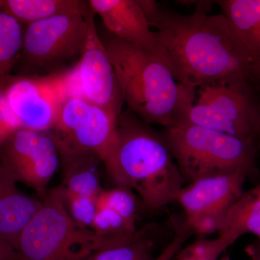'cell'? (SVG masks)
Here are the masks:
<instances>
[{
  "instance_id": "obj_31",
  "label": "cell",
  "mask_w": 260,
  "mask_h": 260,
  "mask_svg": "<svg viewBox=\"0 0 260 260\" xmlns=\"http://www.w3.org/2000/svg\"><path fill=\"white\" fill-rule=\"evenodd\" d=\"M256 138L258 140V141H259V145L260 146V116L259 118V121H258L257 126H256Z\"/></svg>"
},
{
  "instance_id": "obj_29",
  "label": "cell",
  "mask_w": 260,
  "mask_h": 260,
  "mask_svg": "<svg viewBox=\"0 0 260 260\" xmlns=\"http://www.w3.org/2000/svg\"><path fill=\"white\" fill-rule=\"evenodd\" d=\"M245 251L251 260H260V237L246 246Z\"/></svg>"
},
{
  "instance_id": "obj_15",
  "label": "cell",
  "mask_w": 260,
  "mask_h": 260,
  "mask_svg": "<svg viewBox=\"0 0 260 260\" xmlns=\"http://www.w3.org/2000/svg\"><path fill=\"white\" fill-rule=\"evenodd\" d=\"M59 154L63 167L61 188L72 194L98 198L104 190L100 179L102 159L92 152Z\"/></svg>"
},
{
  "instance_id": "obj_34",
  "label": "cell",
  "mask_w": 260,
  "mask_h": 260,
  "mask_svg": "<svg viewBox=\"0 0 260 260\" xmlns=\"http://www.w3.org/2000/svg\"></svg>"
},
{
  "instance_id": "obj_27",
  "label": "cell",
  "mask_w": 260,
  "mask_h": 260,
  "mask_svg": "<svg viewBox=\"0 0 260 260\" xmlns=\"http://www.w3.org/2000/svg\"><path fill=\"white\" fill-rule=\"evenodd\" d=\"M193 234L190 226L186 222H184L176 231L174 237L171 242L156 257L152 260H173L178 251L180 250L181 246L184 245L186 241Z\"/></svg>"
},
{
  "instance_id": "obj_1",
  "label": "cell",
  "mask_w": 260,
  "mask_h": 260,
  "mask_svg": "<svg viewBox=\"0 0 260 260\" xmlns=\"http://www.w3.org/2000/svg\"><path fill=\"white\" fill-rule=\"evenodd\" d=\"M194 14L160 10L150 23L174 78L196 89L220 82L251 78L254 61L235 28L223 14L204 7Z\"/></svg>"
},
{
  "instance_id": "obj_24",
  "label": "cell",
  "mask_w": 260,
  "mask_h": 260,
  "mask_svg": "<svg viewBox=\"0 0 260 260\" xmlns=\"http://www.w3.org/2000/svg\"><path fill=\"white\" fill-rule=\"evenodd\" d=\"M234 244L226 237L200 239L180 249L173 260H218L220 254Z\"/></svg>"
},
{
  "instance_id": "obj_19",
  "label": "cell",
  "mask_w": 260,
  "mask_h": 260,
  "mask_svg": "<svg viewBox=\"0 0 260 260\" xmlns=\"http://www.w3.org/2000/svg\"><path fill=\"white\" fill-rule=\"evenodd\" d=\"M145 226L119 242L103 246L94 251L90 257L95 260H152L154 242Z\"/></svg>"
},
{
  "instance_id": "obj_3",
  "label": "cell",
  "mask_w": 260,
  "mask_h": 260,
  "mask_svg": "<svg viewBox=\"0 0 260 260\" xmlns=\"http://www.w3.org/2000/svg\"><path fill=\"white\" fill-rule=\"evenodd\" d=\"M101 38L130 112L148 124L181 123L197 89L178 81L165 63L133 44L109 31Z\"/></svg>"
},
{
  "instance_id": "obj_23",
  "label": "cell",
  "mask_w": 260,
  "mask_h": 260,
  "mask_svg": "<svg viewBox=\"0 0 260 260\" xmlns=\"http://www.w3.org/2000/svg\"><path fill=\"white\" fill-rule=\"evenodd\" d=\"M90 229L95 235L102 238L123 237L138 230L136 225L126 221L116 212L107 207H98Z\"/></svg>"
},
{
  "instance_id": "obj_28",
  "label": "cell",
  "mask_w": 260,
  "mask_h": 260,
  "mask_svg": "<svg viewBox=\"0 0 260 260\" xmlns=\"http://www.w3.org/2000/svg\"><path fill=\"white\" fill-rule=\"evenodd\" d=\"M0 260H18L16 249L2 237H0Z\"/></svg>"
},
{
  "instance_id": "obj_21",
  "label": "cell",
  "mask_w": 260,
  "mask_h": 260,
  "mask_svg": "<svg viewBox=\"0 0 260 260\" xmlns=\"http://www.w3.org/2000/svg\"><path fill=\"white\" fill-rule=\"evenodd\" d=\"M59 160L58 149L44 154L19 173L15 180L30 186L44 200L48 194L47 186L57 170Z\"/></svg>"
},
{
  "instance_id": "obj_16",
  "label": "cell",
  "mask_w": 260,
  "mask_h": 260,
  "mask_svg": "<svg viewBox=\"0 0 260 260\" xmlns=\"http://www.w3.org/2000/svg\"><path fill=\"white\" fill-rule=\"evenodd\" d=\"M0 10L22 25L61 15H88V1L82 0H0Z\"/></svg>"
},
{
  "instance_id": "obj_4",
  "label": "cell",
  "mask_w": 260,
  "mask_h": 260,
  "mask_svg": "<svg viewBox=\"0 0 260 260\" xmlns=\"http://www.w3.org/2000/svg\"><path fill=\"white\" fill-rule=\"evenodd\" d=\"M174 160L191 181L222 174L256 172L254 139L239 138L194 124L166 128Z\"/></svg>"
},
{
  "instance_id": "obj_25",
  "label": "cell",
  "mask_w": 260,
  "mask_h": 260,
  "mask_svg": "<svg viewBox=\"0 0 260 260\" xmlns=\"http://www.w3.org/2000/svg\"><path fill=\"white\" fill-rule=\"evenodd\" d=\"M63 193L65 207L71 218L79 226L90 229L98 210V198L72 194L64 189Z\"/></svg>"
},
{
  "instance_id": "obj_6",
  "label": "cell",
  "mask_w": 260,
  "mask_h": 260,
  "mask_svg": "<svg viewBox=\"0 0 260 260\" xmlns=\"http://www.w3.org/2000/svg\"><path fill=\"white\" fill-rule=\"evenodd\" d=\"M93 13L58 15L24 26L19 75L46 76L71 68L80 59Z\"/></svg>"
},
{
  "instance_id": "obj_18",
  "label": "cell",
  "mask_w": 260,
  "mask_h": 260,
  "mask_svg": "<svg viewBox=\"0 0 260 260\" xmlns=\"http://www.w3.org/2000/svg\"><path fill=\"white\" fill-rule=\"evenodd\" d=\"M218 233L233 243L247 234L260 237V183L242 193L228 212Z\"/></svg>"
},
{
  "instance_id": "obj_8",
  "label": "cell",
  "mask_w": 260,
  "mask_h": 260,
  "mask_svg": "<svg viewBox=\"0 0 260 260\" xmlns=\"http://www.w3.org/2000/svg\"><path fill=\"white\" fill-rule=\"evenodd\" d=\"M75 68L46 76L10 75L3 85L8 105L21 127L49 131L64 101L75 93Z\"/></svg>"
},
{
  "instance_id": "obj_9",
  "label": "cell",
  "mask_w": 260,
  "mask_h": 260,
  "mask_svg": "<svg viewBox=\"0 0 260 260\" xmlns=\"http://www.w3.org/2000/svg\"><path fill=\"white\" fill-rule=\"evenodd\" d=\"M118 118L78 94L68 97L50 130L59 153L92 152L104 161L115 138Z\"/></svg>"
},
{
  "instance_id": "obj_14",
  "label": "cell",
  "mask_w": 260,
  "mask_h": 260,
  "mask_svg": "<svg viewBox=\"0 0 260 260\" xmlns=\"http://www.w3.org/2000/svg\"><path fill=\"white\" fill-rule=\"evenodd\" d=\"M56 149L50 130L37 131L20 127L0 147V160L15 179L25 167Z\"/></svg>"
},
{
  "instance_id": "obj_10",
  "label": "cell",
  "mask_w": 260,
  "mask_h": 260,
  "mask_svg": "<svg viewBox=\"0 0 260 260\" xmlns=\"http://www.w3.org/2000/svg\"><path fill=\"white\" fill-rule=\"evenodd\" d=\"M244 173L222 174L191 181L183 186L177 201L193 234L219 232L227 213L242 194Z\"/></svg>"
},
{
  "instance_id": "obj_12",
  "label": "cell",
  "mask_w": 260,
  "mask_h": 260,
  "mask_svg": "<svg viewBox=\"0 0 260 260\" xmlns=\"http://www.w3.org/2000/svg\"><path fill=\"white\" fill-rule=\"evenodd\" d=\"M88 3L94 14L102 18L107 31L169 67L155 31L150 29L135 0H90Z\"/></svg>"
},
{
  "instance_id": "obj_32",
  "label": "cell",
  "mask_w": 260,
  "mask_h": 260,
  "mask_svg": "<svg viewBox=\"0 0 260 260\" xmlns=\"http://www.w3.org/2000/svg\"><path fill=\"white\" fill-rule=\"evenodd\" d=\"M218 260H232L230 259V257L229 256H223V257H222L221 259H219Z\"/></svg>"
},
{
  "instance_id": "obj_20",
  "label": "cell",
  "mask_w": 260,
  "mask_h": 260,
  "mask_svg": "<svg viewBox=\"0 0 260 260\" xmlns=\"http://www.w3.org/2000/svg\"><path fill=\"white\" fill-rule=\"evenodd\" d=\"M24 26L0 10V86L11 75L21 52Z\"/></svg>"
},
{
  "instance_id": "obj_22",
  "label": "cell",
  "mask_w": 260,
  "mask_h": 260,
  "mask_svg": "<svg viewBox=\"0 0 260 260\" xmlns=\"http://www.w3.org/2000/svg\"><path fill=\"white\" fill-rule=\"evenodd\" d=\"M98 207H107L116 212L124 220L136 225L138 219V203L133 191L116 186L104 189L98 197Z\"/></svg>"
},
{
  "instance_id": "obj_13",
  "label": "cell",
  "mask_w": 260,
  "mask_h": 260,
  "mask_svg": "<svg viewBox=\"0 0 260 260\" xmlns=\"http://www.w3.org/2000/svg\"><path fill=\"white\" fill-rule=\"evenodd\" d=\"M17 183L0 160V237L15 249L20 233L43 203L22 192Z\"/></svg>"
},
{
  "instance_id": "obj_5",
  "label": "cell",
  "mask_w": 260,
  "mask_h": 260,
  "mask_svg": "<svg viewBox=\"0 0 260 260\" xmlns=\"http://www.w3.org/2000/svg\"><path fill=\"white\" fill-rule=\"evenodd\" d=\"M108 238L77 225L65 207L61 186L48 192L20 233L18 260H82L106 245Z\"/></svg>"
},
{
  "instance_id": "obj_2",
  "label": "cell",
  "mask_w": 260,
  "mask_h": 260,
  "mask_svg": "<svg viewBox=\"0 0 260 260\" xmlns=\"http://www.w3.org/2000/svg\"><path fill=\"white\" fill-rule=\"evenodd\" d=\"M103 164L116 186L134 190L150 209L177 201L184 186L164 134L132 112H121L118 118L115 138Z\"/></svg>"
},
{
  "instance_id": "obj_30",
  "label": "cell",
  "mask_w": 260,
  "mask_h": 260,
  "mask_svg": "<svg viewBox=\"0 0 260 260\" xmlns=\"http://www.w3.org/2000/svg\"><path fill=\"white\" fill-rule=\"evenodd\" d=\"M251 78H256L260 83V61L254 63L251 72Z\"/></svg>"
},
{
  "instance_id": "obj_11",
  "label": "cell",
  "mask_w": 260,
  "mask_h": 260,
  "mask_svg": "<svg viewBox=\"0 0 260 260\" xmlns=\"http://www.w3.org/2000/svg\"><path fill=\"white\" fill-rule=\"evenodd\" d=\"M94 15L89 18L77 64L78 95L119 118L124 100L110 57L98 34Z\"/></svg>"
},
{
  "instance_id": "obj_7",
  "label": "cell",
  "mask_w": 260,
  "mask_h": 260,
  "mask_svg": "<svg viewBox=\"0 0 260 260\" xmlns=\"http://www.w3.org/2000/svg\"><path fill=\"white\" fill-rule=\"evenodd\" d=\"M198 89L194 103L179 124H194L255 140L260 108L249 81L220 82Z\"/></svg>"
},
{
  "instance_id": "obj_33",
  "label": "cell",
  "mask_w": 260,
  "mask_h": 260,
  "mask_svg": "<svg viewBox=\"0 0 260 260\" xmlns=\"http://www.w3.org/2000/svg\"><path fill=\"white\" fill-rule=\"evenodd\" d=\"M82 260H95V259H93V258H91V257H90V256H89V257L86 258V259H82Z\"/></svg>"
},
{
  "instance_id": "obj_26",
  "label": "cell",
  "mask_w": 260,
  "mask_h": 260,
  "mask_svg": "<svg viewBox=\"0 0 260 260\" xmlns=\"http://www.w3.org/2000/svg\"><path fill=\"white\" fill-rule=\"evenodd\" d=\"M21 127L20 122L8 105L3 90L0 86V147L13 133Z\"/></svg>"
},
{
  "instance_id": "obj_17",
  "label": "cell",
  "mask_w": 260,
  "mask_h": 260,
  "mask_svg": "<svg viewBox=\"0 0 260 260\" xmlns=\"http://www.w3.org/2000/svg\"><path fill=\"white\" fill-rule=\"evenodd\" d=\"M254 61H260V0L217 1Z\"/></svg>"
}]
</instances>
